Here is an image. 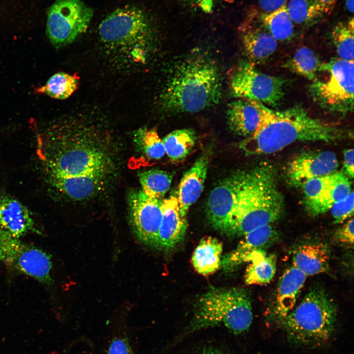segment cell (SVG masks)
I'll return each instance as SVG.
<instances>
[{
	"instance_id": "obj_21",
	"label": "cell",
	"mask_w": 354,
	"mask_h": 354,
	"mask_svg": "<svg viewBox=\"0 0 354 354\" xmlns=\"http://www.w3.org/2000/svg\"><path fill=\"white\" fill-rule=\"evenodd\" d=\"M208 154L201 156L183 175L178 186L177 198L181 213L186 216L190 207L204 189L208 167Z\"/></svg>"
},
{
	"instance_id": "obj_35",
	"label": "cell",
	"mask_w": 354,
	"mask_h": 354,
	"mask_svg": "<svg viewBox=\"0 0 354 354\" xmlns=\"http://www.w3.org/2000/svg\"><path fill=\"white\" fill-rule=\"evenodd\" d=\"M106 354H134L128 338L122 335H116L111 340Z\"/></svg>"
},
{
	"instance_id": "obj_17",
	"label": "cell",
	"mask_w": 354,
	"mask_h": 354,
	"mask_svg": "<svg viewBox=\"0 0 354 354\" xmlns=\"http://www.w3.org/2000/svg\"><path fill=\"white\" fill-rule=\"evenodd\" d=\"M279 239L277 232L271 225L261 226L243 236L235 249L222 257L220 268L226 272L234 270L254 252L265 250Z\"/></svg>"
},
{
	"instance_id": "obj_16",
	"label": "cell",
	"mask_w": 354,
	"mask_h": 354,
	"mask_svg": "<svg viewBox=\"0 0 354 354\" xmlns=\"http://www.w3.org/2000/svg\"><path fill=\"white\" fill-rule=\"evenodd\" d=\"M306 275L292 265L280 277L272 303L266 313L267 321L274 325L295 306Z\"/></svg>"
},
{
	"instance_id": "obj_4",
	"label": "cell",
	"mask_w": 354,
	"mask_h": 354,
	"mask_svg": "<svg viewBox=\"0 0 354 354\" xmlns=\"http://www.w3.org/2000/svg\"><path fill=\"white\" fill-rule=\"evenodd\" d=\"M221 89L214 61L201 55L190 57L179 63L169 77L161 104L171 113L198 112L218 103Z\"/></svg>"
},
{
	"instance_id": "obj_10",
	"label": "cell",
	"mask_w": 354,
	"mask_h": 354,
	"mask_svg": "<svg viewBox=\"0 0 354 354\" xmlns=\"http://www.w3.org/2000/svg\"><path fill=\"white\" fill-rule=\"evenodd\" d=\"M93 14L82 0H56L47 16L46 31L51 43L59 47L72 43L87 30Z\"/></svg>"
},
{
	"instance_id": "obj_8",
	"label": "cell",
	"mask_w": 354,
	"mask_h": 354,
	"mask_svg": "<svg viewBox=\"0 0 354 354\" xmlns=\"http://www.w3.org/2000/svg\"><path fill=\"white\" fill-rule=\"evenodd\" d=\"M151 25L142 8L128 5L118 8L107 15L99 26L102 41L118 48H141L150 38Z\"/></svg>"
},
{
	"instance_id": "obj_19",
	"label": "cell",
	"mask_w": 354,
	"mask_h": 354,
	"mask_svg": "<svg viewBox=\"0 0 354 354\" xmlns=\"http://www.w3.org/2000/svg\"><path fill=\"white\" fill-rule=\"evenodd\" d=\"M187 228L186 216L180 212L177 196L172 195L162 201V217L155 248L169 251L184 238Z\"/></svg>"
},
{
	"instance_id": "obj_14",
	"label": "cell",
	"mask_w": 354,
	"mask_h": 354,
	"mask_svg": "<svg viewBox=\"0 0 354 354\" xmlns=\"http://www.w3.org/2000/svg\"><path fill=\"white\" fill-rule=\"evenodd\" d=\"M240 177L239 171L220 181L211 191L207 200L206 216L209 223L225 234L237 203Z\"/></svg>"
},
{
	"instance_id": "obj_5",
	"label": "cell",
	"mask_w": 354,
	"mask_h": 354,
	"mask_svg": "<svg viewBox=\"0 0 354 354\" xmlns=\"http://www.w3.org/2000/svg\"><path fill=\"white\" fill-rule=\"evenodd\" d=\"M337 321L335 302L323 287H313L302 300L273 326L291 343L322 345L333 335Z\"/></svg>"
},
{
	"instance_id": "obj_22",
	"label": "cell",
	"mask_w": 354,
	"mask_h": 354,
	"mask_svg": "<svg viewBox=\"0 0 354 354\" xmlns=\"http://www.w3.org/2000/svg\"><path fill=\"white\" fill-rule=\"evenodd\" d=\"M0 229L17 238L36 232L28 209L20 202L7 197L0 198Z\"/></svg>"
},
{
	"instance_id": "obj_26",
	"label": "cell",
	"mask_w": 354,
	"mask_h": 354,
	"mask_svg": "<svg viewBox=\"0 0 354 354\" xmlns=\"http://www.w3.org/2000/svg\"><path fill=\"white\" fill-rule=\"evenodd\" d=\"M286 4L270 12L260 14L261 22L277 41L290 40L294 34V22Z\"/></svg>"
},
{
	"instance_id": "obj_37",
	"label": "cell",
	"mask_w": 354,
	"mask_h": 354,
	"mask_svg": "<svg viewBox=\"0 0 354 354\" xmlns=\"http://www.w3.org/2000/svg\"><path fill=\"white\" fill-rule=\"evenodd\" d=\"M354 150L349 148L344 151V173L349 178L354 177Z\"/></svg>"
},
{
	"instance_id": "obj_25",
	"label": "cell",
	"mask_w": 354,
	"mask_h": 354,
	"mask_svg": "<svg viewBox=\"0 0 354 354\" xmlns=\"http://www.w3.org/2000/svg\"><path fill=\"white\" fill-rule=\"evenodd\" d=\"M265 250L253 252L247 258L250 262L245 273L247 285H265L273 278L276 270V256Z\"/></svg>"
},
{
	"instance_id": "obj_9",
	"label": "cell",
	"mask_w": 354,
	"mask_h": 354,
	"mask_svg": "<svg viewBox=\"0 0 354 354\" xmlns=\"http://www.w3.org/2000/svg\"><path fill=\"white\" fill-rule=\"evenodd\" d=\"M229 83L233 96L250 99L265 105H279L285 95L284 80L258 70L249 60L240 61L232 71Z\"/></svg>"
},
{
	"instance_id": "obj_18",
	"label": "cell",
	"mask_w": 354,
	"mask_h": 354,
	"mask_svg": "<svg viewBox=\"0 0 354 354\" xmlns=\"http://www.w3.org/2000/svg\"><path fill=\"white\" fill-rule=\"evenodd\" d=\"M258 18L251 14L240 27L244 50L255 65L267 60L277 48V41Z\"/></svg>"
},
{
	"instance_id": "obj_29",
	"label": "cell",
	"mask_w": 354,
	"mask_h": 354,
	"mask_svg": "<svg viewBox=\"0 0 354 354\" xmlns=\"http://www.w3.org/2000/svg\"><path fill=\"white\" fill-rule=\"evenodd\" d=\"M78 86V78L75 75L59 72L52 75L45 85L36 88L35 92L62 100L69 97Z\"/></svg>"
},
{
	"instance_id": "obj_13",
	"label": "cell",
	"mask_w": 354,
	"mask_h": 354,
	"mask_svg": "<svg viewBox=\"0 0 354 354\" xmlns=\"http://www.w3.org/2000/svg\"><path fill=\"white\" fill-rule=\"evenodd\" d=\"M163 199L147 196L142 190L132 193L129 199L131 224L138 239L155 247L162 217Z\"/></svg>"
},
{
	"instance_id": "obj_31",
	"label": "cell",
	"mask_w": 354,
	"mask_h": 354,
	"mask_svg": "<svg viewBox=\"0 0 354 354\" xmlns=\"http://www.w3.org/2000/svg\"><path fill=\"white\" fill-rule=\"evenodd\" d=\"M354 24L352 17L340 22L333 28L331 38L340 59L354 60Z\"/></svg>"
},
{
	"instance_id": "obj_33",
	"label": "cell",
	"mask_w": 354,
	"mask_h": 354,
	"mask_svg": "<svg viewBox=\"0 0 354 354\" xmlns=\"http://www.w3.org/2000/svg\"><path fill=\"white\" fill-rule=\"evenodd\" d=\"M137 144L149 158L159 159L166 153L162 140L154 129L141 128L135 135Z\"/></svg>"
},
{
	"instance_id": "obj_38",
	"label": "cell",
	"mask_w": 354,
	"mask_h": 354,
	"mask_svg": "<svg viewBox=\"0 0 354 354\" xmlns=\"http://www.w3.org/2000/svg\"><path fill=\"white\" fill-rule=\"evenodd\" d=\"M287 0H258L259 5L263 13L273 11L287 3Z\"/></svg>"
},
{
	"instance_id": "obj_3",
	"label": "cell",
	"mask_w": 354,
	"mask_h": 354,
	"mask_svg": "<svg viewBox=\"0 0 354 354\" xmlns=\"http://www.w3.org/2000/svg\"><path fill=\"white\" fill-rule=\"evenodd\" d=\"M237 203L226 234L243 236L261 226L271 224L282 215L284 199L271 166L240 171Z\"/></svg>"
},
{
	"instance_id": "obj_7",
	"label": "cell",
	"mask_w": 354,
	"mask_h": 354,
	"mask_svg": "<svg viewBox=\"0 0 354 354\" xmlns=\"http://www.w3.org/2000/svg\"><path fill=\"white\" fill-rule=\"evenodd\" d=\"M319 72L326 75L312 81L309 94L322 109L346 115L354 110V60L340 58L321 64Z\"/></svg>"
},
{
	"instance_id": "obj_40",
	"label": "cell",
	"mask_w": 354,
	"mask_h": 354,
	"mask_svg": "<svg viewBox=\"0 0 354 354\" xmlns=\"http://www.w3.org/2000/svg\"><path fill=\"white\" fill-rule=\"evenodd\" d=\"M345 5L348 11L353 13L354 12V0H346Z\"/></svg>"
},
{
	"instance_id": "obj_11",
	"label": "cell",
	"mask_w": 354,
	"mask_h": 354,
	"mask_svg": "<svg viewBox=\"0 0 354 354\" xmlns=\"http://www.w3.org/2000/svg\"><path fill=\"white\" fill-rule=\"evenodd\" d=\"M0 261L43 284L49 285L52 283V262L50 255L1 229Z\"/></svg>"
},
{
	"instance_id": "obj_24",
	"label": "cell",
	"mask_w": 354,
	"mask_h": 354,
	"mask_svg": "<svg viewBox=\"0 0 354 354\" xmlns=\"http://www.w3.org/2000/svg\"><path fill=\"white\" fill-rule=\"evenodd\" d=\"M223 244L211 236L203 237L194 250L191 258L195 270L204 276L213 274L220 268Z\"/></svg>"
},
{
	"instance_id": "obj_32",
	"label": "cell",
	"mask_w": 354,
	"mask_h": 354,
	"mask_svg": "<svg viewBox=\"0 0 354 354\" xmlns=\"http://www.w3.org/2000/svg\"><path fill=\"white\" fill-rule=\"evenodd\" d=\"M286 4L292 21L298 25H311L324 16L316 0H290Z\"/></svg>"
},
{
	"instance_id": "obj_2",
	"label": "cell",
	"mask_w": 354,
	"mask_h": 354,
	"mask_svg": "<svg viewBox=\"0 0 354 354\" xmlns=\"http://www.w3.org/2000/svg\"><path fill=\"white\" fill-rule=\"evenodd\" d=\"M257 105L259 125L240 145L248 155L271 154L296 142H330L352 135L347 129L312 117L299 105L277 111L259 102Z\"/></svg>"
},
{
	"instance_id": "obj_20",
	"label": "cell",
	"mask_w": 354,
	"mask_h": 354,
	"mask_svg": "<svg viewBox=\"0 0 354 354\" xmlns=\"http://www.w3.org/2000/svg\"><path fill=\"white\" fill-rule=\"evenodd\" d=\"M293 265L306 276L328 271L330 250L320 240H306L295 245L291 252Z\"/></svg>"
},
{
	"instance_id": "obj_12",
	"label": "cell",
	"mask_w": 354,
	"mask_h": 354,
	"mask_svg": "<svg viewBox=\"0 0 354 354\" xmlns=\"http://www.w3.org/2000/svg\"><path fill=\"white\" fill-rule=\"evenodd\" d=\"M301 187L303 205L312 216L328 211L334 204L345 199L351 192L350 178L344 173L338 172L309 179Z\"/></svg>"
},
{
	"instance_id": "obj_27",
	"label": "cell",
	"mask_w": 354,
	"mask_h": 354,
	"mask_svg": "<svg viewBox=\"0 0 354 354\" xmlns=\"http://www.w3.org/2000/svg\"><path fill=\"white\" fill-rule=\"evenodd\" d=\"M322 63L313 50L302 46L287 60L285 66L291 71L313 81L318 76Z\"/></svg>"
},
{
	"instance_id": "obj_39",
	"label": "cell",
	"mask_w": 354,
	"mask_h": 354,
	"mask_svg": "<svg viewBox=\"0 0 354 354\" xmlns=\"http://www.w3.org/2000/svg\"><path fill=\"white\" fill-rule=\"evenodd\" d=\"M324 15L330 14L335 8L338 0H316Z\"/></svg>"
},
{
	"instance_id": "obj_1",
	"label": "cell",
	"mask_w": 354,
	"mask_h": 354,
	"mask_svg": "<svg viewBox=\"0 0 354 354\" xmlns=\"http://www.w3.org/2000/svg\"><path fill=\"white\" fill-rule=\"evenodd\" d=\"M88 136L53 130L38 138V153L52 184L71 200L89 199L106 186L114 169L107 145Z\"/></svg>"
},
{
	"instance_id": "obj_41",
	"label": "cell",
	"mask_w": 354,
	"mask_h": 354,
	"mask_svg": "<svg viewBox=\"0 0 354 354\" xmlns=\"http://www.w3.org/2000/svg\"><path fill=\"white\" fill-rule=\"evenodd\" d=\"M200 354H225L223 352L215 349H208L205 350Z\"/></svg>"
},
{
	"instance_id": "obj_36",
	"label": "cell",
	"mask_w": 354,
	"mask_h": 354,
	"mask_svg": "<svg viewBox=\"0 0 354 354\" xmlns=\"http://www.w3.org/2000/svg\"><path fill=\"white\" fill-rule=\"evenodd\" d=\"M354 221V218H352L335 232L334 236L337 241L347 245L353 244Z\"/></svg>"
},
{
	"instance_id": "obj_6",
	"label": "cell",
	"mask_w": 354,
	"mask_h": 354,
	"mask_svg": "<svg viewBox=\"0 0 354 354\" xmlns=\"http://www.w3.org/2000/svg\"><path fill=\"white\" fill-rule=\"evenodd\" d=\"M253 321L250 297L239 288H212L195 302L188 332L223 325L233 333L247 331Z\"/></svg>"
},
{
	"instance_id": "obj_34",
	"label": "cell",
	"mask_w": 354,
	"mask_h": 354,
	"mask_svg": "<svg viewBox=\"0 0 354 354\" xmlns=\"http://www.w3.org/2000/svg\"><path fill=\"white\" fill-rule=\"evenodd\" d=\"M354 192L352 191L345 199L334 204L331 207V213L334 223H340L351 216L354 210Z\"/></svg>"
},
{
	"instance_id": "obj_23",
	"label": "cell",
	"mask_w": 354,
	"mask_h": 354,
	"mask_svg": "<svg viewBox=\"0 0 354 354\" xmlns=\"http://www.w3.org/2000/svg\"><path fill=\"white\" fill-rule=\"evenodd\" d=\"M227 116L231 130L245 138L254 134L261 119L257 102L243 98H237L229 104Z\"/></svg>"
},
{
	"instance_id": "obj_15",
	"label": "cell",
	"mask_w": 354,
	"mask_h": 354,
	"mask_svg": "<svg viewBox=\"0 0 354 354\" xmlns=\"http://www.w3.org/2000/svg\"><path fill=\"white\" fill-rule=\"evenodd\" d=\"M338 162L330 151H309L296 156L289 163L287 176L291 184L301 187L306 181L337 172Z\"/></svg>"
},
{
	"instance_id": "obj_42",
	"label": "cell",
	"mask_w": 354,
	"mask_h": 354,
	"mask_svg": "<svg viewBox=\"0 0 354 354\" xmlns=\"http://www.w3.org/2000/svg\"><path fill=\"white\" fill-rule=\"evenodd\" d=\"M198 0L201 1V0Z\"/></svg>"
},
{
	"instance_id": "obj_30",
	"label": "cell",
	"mask_w": 354,
	"mask_h": 354,
	"mask_svg": "<svg viewBox=\"0 0 354 354\" xmlns=\"http://www.w3.org/2000/svg\"><path fill=\"white\" fill-rule=\"evenodd\" d=\"M139 178L142 190L147 196L162 199L170 187L173 175L163 170L152 169L141 172Z\"/></svg>"
},
{
	"instance_id": "obj_28",
	"label": "cell",
	"mask_w": 354,
	"mask_h": 354,
	"mask_svg": "<svg viewBox=\"0 0 354 354\" xmlns=\"http://www.w3.org/2000/svg\"><path fill=\"white\" fill-rule=\"evenodd\" d=\"M166 153L173 160L185 158L194 147L196 141V133L190 129L174 130L162 140Z\"/></svg>"
}]
</instances>
